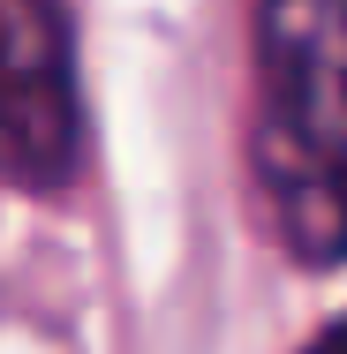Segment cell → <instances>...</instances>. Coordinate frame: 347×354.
Listing matches in <instances>:
<instances>
[{
    "instance_id": "6da1fadb",
    "label": "cell",
    "mask_w": 347,
    "mask_h": 354,
    "mask_svg": "<svg viewBox=\"0 0 347 354\" xmlns=\"http://www.w3.org/2000/svg\"><path fill=\"white\" fill-rule=\"evenodd\" d=\"M257 181L302 264H347V0H257Z\"/></svg>"
},
{
    "instance_id": "7a4b0ae2",
    "label": "cell",
    "mask_w": 347,
    "mask_h": 354,
    "mask_svg": "<svg viewBox=\"0 0 347 354\" xmlns=\"http://www.w3.org/2000/svg\"><path fill=\"white\" fill-rule=\"evenodd\" d=\"M83 166L69 23L53 0H0V181L23 196H61Z\"/></svg>"
},
{
    "instance_id": "3957f363",
    "label": "cell",
    "mask_w": 347,
    "mask_h": 354,
    "mask_svg": "<svg viewBox=\"0 0 347 354\" xmlns=\"http://www.w3.org/2000/svg\"><path fill=\"white\" fill-rule=\"evenodd\" d=\"M302 354H347V317H340V324H325V332H317Z\"/></svg>"
}]
</instances>
